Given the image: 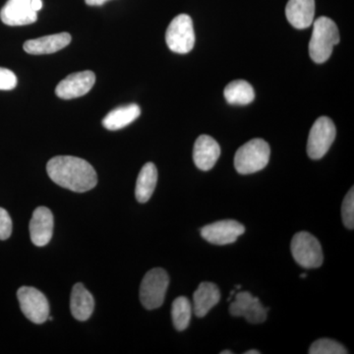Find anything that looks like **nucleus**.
Wrapping results in <instances>:
<instances>
[{
	"label": "nucleus",
	"instance_id": "1",
	"mask_svg": "<svg viewBox=\"0 0 354 354\" xmlns=\"http://www.w3.org/2000/svg\"><path fill=\"white\" fill-rule=\"evenodd\" d=\"M46 171L53 183L74 192H87L97 183L94 167L87 160L72 156L51 158L46 165Z\"/></svg>",
	"mask_w": 354,
	"mask_h": 354
},
{
	"label": "nucleus",
	"instance_id": "2",
	"mask_svg": "<svg viewBox=\"0 0 354 354\" xmlns=\"http://www.w3.org/2000/svg\"><path fill=\"white\" fill-rule=\"evenodd\" d=\"M339 43V32L330 18L319 17L314 22L313 32L309 43V55L316 64H324L332 55L334 46Z\"/></svg>",
	"mask_w": 354,
	"mask_h": 354
},
{
	"label": "nucleus",
	"instance_id": "3",
	"mask_svg": "<svg viewBox=\"0 0 354 354\" xmlns=\"http://www.w3.org/2000/svg\"><path fill=\"white\" fill-rule=\"evenodd\" d=\"M271 149L265 140L256 138L247 142L234 156V167L241 174L262 171L269 164Z\"/></svg>",
	"mask_w": 354,
	"mask_h": 354
},
{
	"label": "nucleus",
	"instance_id": "4",
	"mask_svg": "<svg viewBox=\"0 0 354 354\" xmlns=\"http://www.w3.org/2000/svg\"><path fill=\"white\" fill-rule=\"evenodd\" d=\"M169 277L164 269L156 268L145 274L140 286V300L148 310L160 308L164 304Z\"/></svg>",
	"mask_w": 354,
	"mask_h": 354
},
{
	"label": "nucleus",
	"instance_id": "5",
	"mask_svg": "<svg viewBox=\"0 0 354 354\" xmlns=\"http://www.w3.org/2000/svg\"><path fill=\"white\" fill-rule=\"evenodd\" d=\"M290 250L295 262L305 269H316L323 264L320 242L309 232H300L295 234L291 241Z\"/></svg>",
	"mask_w": 354,
	"mask_h": 354
},
{
	"label": "nucleus",
	"instance_id": "6",
	"mask_svg": "<svg viewBox=\"0 0 354 354\" xmlns=\"http://www.w3.org/2000/svg\"><path fill=\"white\" fill-rule=\"evenodd\" d=\"M165 41L169 50L184 55L193 50L195 32L193 21L187 14H180L171 21L165 32Z\"/></svg>",
	"mask_w": 354,
	"mask_h": 354
},
{
	"label": "nucleus",
	"instance_id": "7",
	"mask_svg": "<svg viewBox=\"0 0 354 354\" xmlns=\"http://www.w3.org/2000/svg\"><path fill=\"white\" fill-rule=\"evenodd\" d=\"M337 135L335 123L327 116H321L310 130L307 153L312 160H320L334 143Z\"/></svg>",
	"mask_w": 354,
	"mask_h": 354
},
{
	"label": "nucleus",
	"instance_id": "8",
	"mask_svg": "<svg viewBox=\"0 0 354 354\" xmlns=\"http://www.w3.org/2000/svg\"><path fill=\"white\" fill-rule=\"evenodd\" d=\"M20 308L26 318L35 324H43L50 317V304L44 293L32 288L22 286L17 291Z\"/></svg>",
	"mask_w": 354,
	"mask_h": 354
},
{
	"label": "nucleus",
	"instance_id": "9",
	"mask_svg": "<svg viewBox=\"0 0 354 354\" xmlns=\"http://www.w3.org/2000/svg\"><path fill=\"white\" fill-rule=\"evenodd\" d=\"M244 232V225L234 220L216 221L205 225L201 230V235L205 241L220 246L234 243Z\"/></svg>",
	"mask_w": 354,
	"mask_h": 354
},
{
	"label": "nucleus",
	"instance_id": "10",
	"mask_svg": "<svg viewBox=\"0 0 354 354\" xmlns=\"http://www.w3.org/2000/svg\"><path fill=\"white\" fill-rule=\"evenodd\" d=\"M269 310L263 306L259 298L253 297L248 291L237 293L230 306V315L244 317L251 324L264 323Z\"/></svg>",
	"mask_w": 354,
	"mask_h": 354
},
{
	"label": "nucleus",
	"instance_id": "11",
	"mask_svg": "<svg viewBox=\"0 0 354 354\" xmlns=\"http://www.w3.org/2000/svg\"><path fill=\"white\" fill-rule=\"evenodd\" d=\"M95 75L92 71L77 72L70 74L58 84L55 94L64 100L76 99L90 92L95 85Z\"/></svg>",
	"mask_w": 354,
	"mask_h": 354
},
{
	"label": "nucleus",
	"instance_id": "12",
	"mask_svg": "<svg viewBox=\"0 0 354 354\" xmlns=\"http://www.w3.org/2000/svg\"><path fill=\"white\" fill-rule=\"evenodd\" d=\"M0 19L8 26L30 25L38 19V14L32 8L31 0H8L0 11Z\"/></svg>",
	"mask_w": 354,
	"mask_h": 354
},
{
	"label": "nucleus",
	"instance_id": "13",
	"mask_svg": "<svg viewBox=\"0 0 354 354\" xmlns=\"http://www.w3.org/2000/svg\"><path fill=\"white\" fill-rule=\"evenodd\" d=\"M53 225L55 221L50 209L39 207L35 209L29 227L32 243L38 247L46 246L53 237Z\"/></svg>",
	"mask_w": 354,
	"mask_h": 354
},
{
	"label": "nucleus",
	"instance_id": "14",
	"mask_svg": "<svg viewBox=\"0 0 354 354\" xmlns=\"http://www.w3.org/2000/svg\"><path fill=\"white\" fill-rule=\"evenodd\" d=\"M221 156V147L208 135L198 137L193 149V160L198 169L208 171L213 169Z\"/></svg>",
	"mask_w": 354,
	"mask_h": 354
},
{
	"label": "nucleus",
	"instance_id": "15",
	"mask_svg": "<svg viewBox=\"0 0 354 354\" xmlns=\"http://www.w3.org/2000/svg\"><path fill=\"white\" fill-rule=\"evenodd\" d=\"M286 15L291 26L297 29H306L313 23L315 0H288Z\"/></svg>",
	"mask_w": 354,
	"mask_h": 354
},
{
	"label": "nucleus",
	"instance_id": "16",
	"mask_svg": "<svg viewBox=\"0 0 354 354\" xmlns=\"http://www.w3.org/2000/svg\"><path fill=\"white\" fill-rule=\"evenodd\" d=\"M71 39L68 32H59L39 39H29L24 44V50L30 55H50L66 48Z\"/></svg>",
	"mask_w": 354,
	"mask_h": 354
},
{
	"label": "nucleus",
	"instance_id": "17",
	"mask_svg": "<svg viewBox=\"0 0 354 354\" xmlns=\"http://www.w3.org/2000/svg\"><path fill=\"white\" fill-rule=\"evenodd\" d=\"M221 299V292L218 286L213 283L204 281L200 283L193 295V311L195 315L203 318L215 307Z\"/></svg>",
	"mask_w": 354,
	"mask_h": 354
},
{
	"label": "nucleus",
	"instance_id": "18",
	"mask_svg": "<svg viewBox=\"0 0 354 354\" xmlns=\"http://www.w3.org/2000/svg\"><path fill=\"white\" fill-rule=\"evenodd\" d=\"M95 308V300L93 295L86 290L83 283H76L72 288L70 298V309L76 320L87 321Z\"/></svg>",
	"mask_w": 354,
	"mask_h": 354
},
{
	"label": "nucleus",
	"instance_id": "19",
	"mask_svg": "<svg viewBox=\"0 0 354 354\" xmlns=\"http://www.w3.org/2000/svg\"><path fill=\"white\" fill-rule=\"evenodd\" d=\"M141 114L138 104H131L114 109L102 120L104 128L111 131L122 129L137 120Z\"/></svg>",
	"mask_w": 354,
	"mask_h": 354
},
{
	"label": "nucleus",
	"instance_id": "20",
	"mask_svg": "<svg viewBox=\"0 0 354 354\" xmlns=\"http://www.w3.org/2000/svg\"><path fill=\"white\" fill-rule=\"evenodd\" d=\"M158 183V169L153 162H147L137 178L135 196L139 203H146L152 197Z\"/></svg>",
	"mask_w": 354,
	"mask_h": 354
},
{
	"label": "nucleus",
	"instance_id": "21",
	"mask_svg": "<svg viewBox=\"0 0 354 354\" xmlns=\"http://www.w3.org/2000/svg\"><path fill=\"white\" fill-rule=\"evenodd\" d=\"M225 100L230 104H250L255 99V93L252 86L244 80H235L228 84L223 91Z\"/></svg>",
	"mask_w": 354,
	"mask_h": 354
},
{
	"label": "nucleus",
	"instance_id": "22",
	"mask_svg": "<svg viewBox=\"0 0 354 354\" xmlns=\"http://www.w3.org/2000/svg\"><path fill=\"white\" fill-rule=\"evenodd\" d=\"M192 316V305L185 297H179L174 300L171 307L172 322L179 332L187 329Z\"/></svg>",
	"mask_w": 354,
	"mask_h": 354
},
{
	"label": "nucleus",
	"instance_id": "23",
	"mask_svg": "<svg viewBox=\"0 0 354 354\" xmlns=\"http://www.w3.org/2000/svg\"><path fill=\"white\" fill-rule=\"evenodd\" d=\"M310 354H346L348 351L339 342L330 339L314 342L309 349Z\"/></svg>",
	"mask_w": 354,
	"mask_h": 354
},
{
	"label": "nucleus",
	"instance_id": "24",
	"mask_svg": "<svg viewBox=\"0 0 354 354\" xmlns=\"http://www.w3.org/2000/svg\"><path fill=\"white\" fill-rule=\"evenodd\" d=\"M342 218L348 230L354 228V188L348 191L342 205Z\"/></svg>",
	"mask_w": 354,
	"mask_h": 354
},
{
	"label": "nucleus",
	"instance_id": "25",
	"mask_svg": "<svg viewBox=\"0 0 354 354\" xmlns=\"http://www.w3.org/2000/svg\"><path fill=\"white\" fill-rule=\"evenodd\" d=\"M12 234V220L8 212L0 208V241H6Z\"/></svg>",
	"mask_w": 354,
	"mask_h": 354
},
{
	"label": "nucleus",
	"instance_id": "26",
	"mask_svg": "<svg viewBox=\"0 0 354 354\" xmlns=\"http://www.w3.org/2000/svg\"><path fill=\"white\" fill-rule=\"evenodd\" d=\"M17 83V77L11 70L0 67V90H13Z\"/></svg>",
	"mask_w": 354,
	"mask_h": 354
},
{
	"label": "nucleus",
	"instance_id": "27",
	"mask_svg": "<svg viewBox=\"0 0 354 354\" xmlns=\"http://www.w3.org/2000/svg\"><path fill=\"white\" fill-rule=\"evenodd\" d=\"M85 1L88 6H101L109 0H85Z\"/></svg>",
	"mask_w": 354,
	"mask_h": 354
},
{
	"label": "nucleus",
	"instance_id": "28",
	"mask_svg": "<svg viewBox=\"0 0 354 354\" xmlns=\"http://www.w3.org/2000/svg\"><path fill=\"white\" fill-rule=\"evenodd\" d=\"M32 8L34 9L36 12L41 10L43 8V1L41 0H31Z\"/></svg>",
	"mask_w": 354,
	"mask_h": 354
},
{
	"label": "nucleus",
	"instance_id": "29",
	"mask_svg": "<svg viewBox=\"0 0 354 354\" xmlns=\"http://www.w3.org/2000/svg\"><path fill=\"white\" fill-rule=\"evenodd\" d=\"M245 354H260V351H256V349H251V351H246Z\"/></svg>",
	"mask_w": 354,
	"mask_h": 354
},
{
	"label": "nucleus",
	"instance_id": "30",
	"mask_svg": "<svg viewBox=\"0 0 354 354\" xmlns=\"http://www.w3.org/2000/svg\"><path fill=\"white\" fill-rule=\"evenodd\" d=\"M234 353H232V351H221V354H232Z\"/></svg>",
	"mask_w": 354,
	"mask_h": 354
},
{
	"label": "nucleus",
	"instance_id": "31",
	"mask_svg": "<svg viewBox=\"0 0 354 354\" xmlns=\"http://www.w3.org/2000/svg\"><path fill=\"white\" fill-rule=\"evenodd\" d=\"M307 274H300V278L304 279L306 278Z\"/></svg>",
	"mask_w": 354,
	"mask_h": 354
},
{
	"label": "nucleus",
	"instance_id": "32",
	"mask_svg": "<svg viewBox=\"0 0 354 354\" xmlns=\"http://www.w3.org/2000/svg\"><path fill=\"white\" fill-rule=\"evenodd\" d=\"M235 288H236V290H241V286L237 285L235 286Z\"/></svg>",
	"mask_w": 354,
	"mask_h": 354
}]
</instances>
